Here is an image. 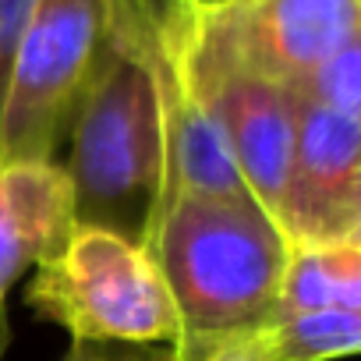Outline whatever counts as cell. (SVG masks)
Returning a JSON list of instances; mask_svg holds the SVG:
<instances>
[{"mask_svg":"<svg viewBox=\"0 0 361 361\" xmlns=\"http://www.w3.org/2000/svg\"><path fill=\"white\" fill-rule=\"evenodd\" d=\"M145 248L177 312L180 361H206L269 326L290 245L259 202L177 195L159 209Z\"/></svg>","mask_w":361,"mask_h":361,"instance_id":"cell-1","label":"cell"},{"mask_svg":"<svg viewBox=\"0 0 361 361\" xmlns=\"http://www.w3.org/2000/svg\"><path fill=\"white\" fill-rule=\"evenodd\" d=\"M64 142L75 227L149 245L163 206V117L149 64L103 39Z\"/></svg>","mask_w":361,"mask_h":361,"instance_id":"cell-2","label":"cell"},{"mask_svg":"<svg viewBox=\"0 0 361 361\" xmlns=\"http://www.w3.org/2000/svg\"><path fill=\"white\" fill-rule=\"evenodd\" d=\"M29 301L75 340L177 343V312L145 245L75 227L36 262Z\"/></svg>","mask_w":361,"mask_h":361,"instance_id":"cell-3","label":"cell"},{"mask_svg":"<svg viewBox=\"0 0 361 361\" xmlns=\"http://www.w3.org/2000/svg\"><path fill=\"white\" fill-rule=\"evenodd\" d=\"M103 0H39L4 96L0 163L57 159L103 54Z\"/></svg>","mask_w":361,"mask_h":361,"instance_id":"cell-4","label":"cell"},{"mask_svg":"<svg viewBox=\"0 0 361 361\" xmlns=\"http://www.w3.org/2000/svg\"><path fill=\"white\" fill-rule=\"evenodd\" d=\"M185 71L199 103L224 131L252 199L276 220L294 149V92L238 61L206 18L202 0L185 39Z\"/></svg>","mask_w":361,"mask_h":361,"instance_id":"cell-5","label":"cell"},{"mask_svg":"<svg viewBox=\"0 0 361 361\" xmlns=\"http://www.w3.org/2000/svg\"><path fill=\"white\" fill-rule=\"evenodd\" d=\"M276 224L290 248L361 241V117L294 92V149Z\"/></svg>","mask_w":361,"mask_h":361,"instance_id":"cell-6","label":"cell"},{"mask_svg":"<svg viewBox=\"0 0 361 361\" xmlns=\"http://www.w3.org/2000/svg\"><path fill=\"white\" fill-rule=\"evenodd\" d=\"M202 11L241 64L283 89L361 43V0H202Z\"/></svg>","mask_w":361,"mask_h":361,"instance_id":"cell-7","label":"cell"},{"mask_svg":"<svg viewBox=\"0 0 361 361\" xmlns=\"http://www.w3.org/2000/svg\"><path fill=\"white\" fill-rule=\"evenodd\" d=\"M75 231L71 185L57 159L0 163V301Z\"/></svg>","mask_w":361,"mask_h":361,"instance_id":"cell-8","label":"cell"},{"mask_svg":"<svg viewBox=\"0 0 361 361\" xmlns=\"http://www.w3.org/2000/svg\"><path fill=\"white\" fill-rule=\"evenodd\" d=\"M301 312H361V241L290 248L273 319Z\"/></svg>","mask_w":361,"mask_h":361,"instance_id":"cell-9","label":"cell"},{"mask_svg":"<svg viewBox=\"0 0 361 361\" xmlns=\"http://www.w3.org/2000/svg\"><path fill=\"white\" fill-rule=\"evenodd\" d=\"M259 340L273 361H336L361 347V312H301L276 315Z\"/></svg>","mask_w":361,"mask_h":361,"instance_id":"cell-10","label":"cell"},{"mask_svg":"<svg viewBox=\"0 0 361 361\" xmlns=\"http://www.w3.org/2000/svg\"><path fill=\"white\" fill-rule=\"evenodd\" d=\"M301 99L347 114V117H361V43L343 47L340 54H333L329 61H322L298 89Z\"/></svg>","mask_w":361,"mask_h":361,"instance_id":"cell-11","label":"cell"},{"mask_svg":"<svg viewBox=\"0 0 361 361\" xmlns=\"http://www.w3.org/2000/svg\"><path fill=\"white\" fill-rule=\"evenodd\" d=\"M36 8H39V0H0V114H4V96H8L18 47L25 39V29Z\"/></svg>","mask_w":361,"mask_h":361,"instance_id":"cell-12","label":"cell"},{"mask_svg":"<svg viewBox=\"0 0 361 361\" xmlns=\"http://www.w3.org/2000/svg\"><path fill=\"white\" fill-rule=\"evenodd\" d=\"M64 361H180L173 343H117V340H75Z\"/></svg>","mask_w":361,"mask_h":361,"instance_id":"cell-13","label":"cell"},{"mask_svg":"<svg viewBox=\"0 0 361 361\" xmlns=\"http://www.w3.org/2000/svg\"><path fill=\"white\" fill-rule=\"evenodd\" d=\"M206 361H273V357L266 354V347H262L259 333H252V336H241V340H234V343L220 347V350H216V354H209Z\"/></svg>","mask_w":361,"mask_h":361,"instance_id":"cell-14","label":"cell"},{"mask_svg":"<svg viewBox=\"0 0 361 361\" xmlns=\"http://www.w3.org/2000/svg\"><path fill=\"white\" fill-rule=\"evenodd\" d=\"M8 347V315H4V301H0V357H4Z\"/></svg>","mask_w":361,"mask_h":361,"instance_id":"cell-15","label":"cell"}]
</instances>
